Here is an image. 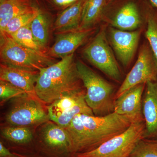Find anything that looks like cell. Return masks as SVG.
<instances>
[{"label":"cell","instance_id":"cell-1","mask_svg":"<svg viewBox=\"0 0 157 157\" xmlns=\"http://www.w3.org/2000/svg\"><path fill=\"white\" fill-rule=\"evenodd\" d=\"M133 119L115 112L98 116L79 114L66 128L69 134V152L73 155L90 151L125 131Z\"/></svg>","mask_w":157,"mask_h":157},{"label":"cell","instance_id":"cell-2","mask_svg":"<svg viewBox=\"0 0 157 157\" xmlns=\"http://www.w3.org/2000/svg\"><path fill=\"white\" fill-rule=\"evenodd\" d=\"M74 54L39 70L35 92L43 103L51 104L62 96L82 89Z\"/></svg>","mask_w":157,"mask_h":157},{"label":"cell","instance_id":"cell-3","mask_svg":"<svg viewBox=\"0 0 157 157\" xmlns=\"http://www.w3.org/2000/svg\"><path fill=\"white\" fill-rule=\"evenodd\" d=\"M78 76L85 88V101L96 116L114 112L113 86L79 59L76 61Z\"/></svg>","mask_w":157,"mask_h":157},{"label":"cell","instance_id":"cell-4","mask_svg":"<svg viewBox=\"0 0 157 157\" xmlns=\"http://www.w3.org/2000/svg\"><path fill=\"white\" fill-rule=\"evenodd\" d=\"M0 57L2 63L30 71H38L55 63L48 54L25 48L9 35L0 34Z\"/></svg>","mask_w":157,"mask_h":157},{"label":"cell","instance_id":"cell-5","mask_svg":"<svg viewBox=\"0 0 157 157\" xmlns=\"http://www.w3.org/2000/svg\"><path fill=\"white\" fill-rule=\"evenodd\" d=\"M144 121L135 122L126 130L98 147L78 153L73 157H130L136 145L144 138Z\"/></svg>","mask_w":157,"mask_h":157},{"label":"cell","instance_id":"cell-6","mask_svg":"<svg viewBox=\"0 0 157 157\" xmlns=\"http://www.w3.org/2000/svg\"><path fill=\"white\" fill-rule=\"evenodd\" d=\"M82 54L88 61L109 78L116 81L120 80V69L107 41L105 26L85 47Z\"/></svg>","mask_w":157,"mask_h":157},{"label":"cell","instance_id":"cell-7","mask_svg":"<svg viewBox=\"0 0 157 157\" xmlns=\"http://www.w3.org/2000/svg\"><path fill=\"white\" fill-rule=\"evenodd\" d=\"M12 101L6 117V122L11 126L28 127L50 120L48 112L37 97L25 94Z\"/></svg>","mask_w":157,"mask_h":157},{"label":"cell","instance_id":"cell-8","mask_svg":"<svg viewBox=\"0 0 157 157\" xmlns=\"http://www.w3.org/2000/svg\"><path fill=\"white\" fill-rule=\"evenodd\" d=\"M86 90H78L62 96L47 108L49 120L66 128L79 114L95 115L85 101Z\"/></svg>","mask_w":157,"mask_h":157},{"label":"cell","instance_id":"cell-9","mask_svg":"<svg viewBox=\"0 0 157 157\" xmlns=\"http://www.w3.org/2000/svg\"><path fill=\"white\" fill-rule=\"evenodd\" d=\"M157 80V64L154 55L150 45L144 44L135 64L116 93L114 99L134 86Z\"/></svg>","mask_w":157,"mask_h":157},{"label":"cell","instance_id":"cell-10","mask_svg":"<svg viewBox=\"0 0 157 157\" xmlns=\"http://www.w3.org/2000/svg\"><path fill=\"white\" fill-rule=\"evenodd\" d=\"M141 31H126L109 29V41L118 59L124 67L131 63L137 50Z\"/></svg>","mask_w":157,"mask_h":157},{"label":"cell","instance_id":"cell-11","mask_svg":"<svg viewBox=\"0 0 157 157\" xmlns=\"http://www.w3.org/2000/svg\"><path fill=\"white\" fill-rule=\"evenodd\" d=\"M145 86L146 84L138 85L114 99V112L130 117L135 122L144 121L142 113V96Z\"/></svg>","mask_w":157,"mask_h":157},{"label":"cell","instance_id":"cell-12","mask_svg":"<svg viewBox=\"0 0 157 157\" xmlns=\"http://www.w3.org/2000/svg\"><path fill=\"white\" fill-rule=\"evenodd\" d=\"M142 13L139 3L135 0H126L113 11L111 25L121 30H135L142 23Z\"/></svg>","mask_w":157,"mask_h":157},{"label":"cell","instance_id":"cell-13","mask_svg":"<svg viewBox=\"0 0 157 157\" xmlns=\"http://www.w3.org/2000/svg\"><path fill=\"white\" fill-rule=\"evenodd\" d=\"M94 32L93 28L57 34L55 42L48 49V55L53 58L63 59L74 54L78 47L86 42Z\"/></svg>","mask_w":157,"mask_h":157},{"label":"cell","instance_id":"cell-14","mask_svg":"<svg viewBox=\"0 0 157 157\" xmlns=\"http://www.w3.org/2000/svg\"><path fill=\"white\" fill-rule=\"evenodd\" d=\"M39 75L38 71L23 70L2 63L0 65V80L8 82L34 97H37L35 87Z\"/></svg>","mask_w":157,"mask_h":157},{"label":"cell","instance_id":"cell-15","mask_svg":"<svg viewBox=\"0 0 157 157\" xmlns=\"http://www.w3.org/2000/svg\"><path fill=\"white\" fill-rule=\"evenodd\" d=\"M142 101L144 138L157 137V80L147 82Z\"/></svg>","mask_w":157,"mask_h":157},{"label":"cell","instance_id":"cell-16","mask_svg":"<svg viewBox=\"0 0 157 157\" xmlns=\"http://www.w3.org/2000/svg\"><path fill=\"white\" fill-rule=\"evenodd\" d=\"M85 0H80L59 11L54 23L55 33H64L78 30L81 22L82 10Z\"/></svg>","mask_w":157,"mask_h":157},{"label":"cell","instance_id":"cell-17","mask_svg":"<svg viewBox=\"0 0 157 157\" xmlns=\"http://www.w3.org/2000/svg\"><path fill=\"white\" fill-rule=\"evenodd\" d=\"M38 7L33 0H7L0 3V33L12 18Z\"/></svg>","mask_w":157,"mask_h":157},{"label":"cell","instance_id":"cell-18","mask_svg":"<svg viewBox=\"0 0 157 157\" xmlns=\"http://www.w3.org/2000/svg\"><path fill=\"white\" fill-rule=\"evenodd\" d=\"M42 139L47 146L69 152L70 139L66 129L54 122L47 123L42 130Z\"/></svg>","mask_w":157,"mask_h":157},{"label":"cell","instance_id":"cell-19","mask_svg":"<svg viewBox=\"0 0 157 157\" xmlns=\"http://www.w3.org/2000/svg\"><path fill=\"white\" fill-rule=\"evenodd\" d=\"M107 0H85L79 30L90 29L104 17Z\"/></svg>","mask_w":157,"mask_h":157},{"label":"cell","instance_id":"cell-20","mask_svg":"<svg viewBox=\"0 0 157 157\" xmlns=\"http://www.w3.org/2000/svg\"><path fill=\"white\" fill-rule=\"evenodd\" d=\"M51 22L50 14L40 9L39 13L30 24L34 39L42 48L47 51H48Z\"/></svg>","mask_w":157,"mask_h":157},{"label":"cell","instance_id":"cell-21","mask_svg":"<svg viewBox=\"0 0 157 157\" xmlns=\"http://www.w3.org/2000/svg\"><path fill=\"white\" fill-rule=\"evenodd\" d=\"M147 29L145 36L154 55L157 64V8L151 5L149 1L145 13Z\"/></svg>","mask_w":157,"mask_h":157},{"label":"cell","instance_id":"cell-22","mask_svg":"<svg viewBox=\"0 0 157 157\" xmlns=\"http://www.w3.org/2000/svg\"><path fill=\"white\" fill-rule=\"evenodd\" d=\"M30 24L9 35L18 44L25 48L48 54V51L42 48L34 39L30 29Z\"/></svg>","mask_w":157,"mask_h":157},{"label":"cell","instance_id":"cell-23","mask_svg":"<svg viewBox=\"0 0 157 157\" xmlns=\"http://www.w3.org/2000/svg\"><path fill=\"white\" fill-rule=\"evenodd\" d=\"M2 135L4 138L19 144L29 143L33 138L32 132L27 127H6L2 129Z\"/></svg>","mask_w":157,"mask_h":157},{"label":"cell","instance_id":"cell-24","mask_svg":"<svg viewBox=\"0 0 157 157\" xmlns=\"http://www.w3.org/2000/svg\"><path fill=\"white\" fill-rule=\"evenodd\" d=\"M40 9L38 7L32 11L20 14L10 21L5 29L1 33L8 35L13 33L20 29L30 24L39 13Z\"/></svg>","mask_w":157,"mask_h":157},{"label":"cell","instance_id":"cell-25","mask_svg":"<svg viewBox=\"0 0 157 157\" xmlns=\"http://www.w3.org/2000/svg\"><path fill=\"white\" fill-rule=\"evenodd\" d=\"M130 157H157V137L141 139Z\"/></svg>","mask_w":157,"mask_h":157},{"label":"cell","instance_id":"cell-26","mask_svg":"<svg viewBox=\"0 0 157 157\" xmlns=\"http://www.w3.org/2000/svg\"><path fill=\"white\" fill-rule=\"evenodd\" d=\"M26 94L23 90L8 82L0 80V101L1 104Z\"/></svg>","mask_w":157,"mask_h":157},{"label":"cell","instance_id":"cell-27","mask_svg":"<svg viewBox=\"0 0 157 157\" xmlns=\"http://www.w3.org/2000/svg\"><path fill=\"white\" fill-rule=\"evenodd\" d=\"M80 0H45V2L53 10L61 11Z\"/></svg>","mask_w":157,"mask_h":157},{"label":"cell","instance_id":"cell-28","mask_svg":"<svg viewBox=\"0 0 157 157\" xmlns=\"http://www.w3.org/2000/svg\"><path fill=\"white\" fill-rule=\"evenodd\" d=\"M13 155L9 151V150L4 146L2 142H0V157H13Z\"/></svg>","mask_w":157,"mask_h":157},{"label":"cell","instance_id":"cell-29","mask_svg":"<svg viewBox=\"0 0 157 157\" xmlns=\"http://www.w3.org/2000/svg\"><path fill=\"white\" fill-rule=\"evenodd\" d=\"M151 5L157 8V0H149Z\"/></svg>","mask_w":157,"mask_h":157},{"label":"cell","instance_id":"cell-30","mask_svg":"<svg viewBox=\"0 0 157 157\" xmlns=\"http://www.w3.org/2000/svg\"><path fill=\"white\" fill-rule=\"evenodd\" d=\"M113 0H107V4H109V3L113 1Z\"/></svg>","mask_w":157,"mask_h":157},{"label":"cell","instance_id":"cell-31","mask_svg":"<svg viewBox=\"0 0 157 157\" xmlns=\"http://www.w3.org/2000/svg\"><path fill=\"white\" fill-rule=\"evenodd\" d=\"M7 0H0V3H2L4 2H6Z\"/></svg>","mask_w":157,"mask_h":157}]
</instances>
